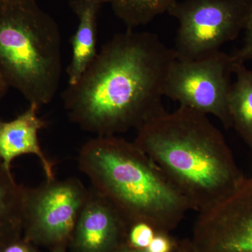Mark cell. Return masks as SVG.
<instances>
[{"mask_svg": "<svg viewBox=\"0 0 252 252\" xmlns=\"http://www.w3.org/2000/svg\"><path fill=\"white\" fill-rule=\"evenodd\" d=\"M157 34L127 29L104 44L63 94L69 119L97 136L137 130L165 112V81L175 61Z\"/></svg>", "mask_w": 252, "mask_h": 252, "instance_id": "cell-1", "label": "cell"}, {"mask_svg": "<svg viewBox=\"0 0 252 252\" xmlns=\"http://www.w3.org/2000/svg\"><path fill=\"white\" fill-rule=\"evenodd\" d=\"M134 143L198 213L228 198L245 179L222 132L191 109L154 118L137 130Z\"/></svg>", "mask_w": 252, "mask_h": 252, "instance_id": "cell-2", "label": "cell"}, {"mask_svg": "<svg viewBox=\"0 0 252 252\" xmlns=\"http://www.w3.org/2000/svg\"><path fill=\"white\" fill-rule=\"evenodd\" d=\"M78 162L93 188L112 204L128 226L145 223L157 232L170 233L191 210L134 142L97 136L81 147Z\"/></svg>", "mask_w": 252, "mask_h": 252, "instance_id": "cell-3", "label": "cell"}, {"mask_svg": "<svg viewBox=\"0 0 252 252\" xmlns=\"http://www.w3.org/2000/svg\"><path fill=\"white\" fill-rule=\"evenodd\" d=\"M38 0H0V76L29 104L50 103L62 74L61 36Z\"/></svg>", "mask_w": 252, "mask_h": 252, "instance_id": "cell-4", "label": "cell"}, {"mask_svg": "<svg viewBox=\"0 0 252 252\" xmlns=\"http://www.w3.org/2000/svg\"><path fill=\"white\" fill-rule=\"evenodd\" d=\"M252 0H182L167 14L179 23L176 59L190 61L220 51L243 31Z\"/></svg>", "mask_w": 252, "mask_h": 252, "instance_id": "cell-5", "label": "cell"}, {"mask_svg": "<svg viewBox=\"0 0 252 252\" xmlns=\"http://www.w3.org/2000/svg\"><path fill=\"white\" fill-rule=\"evenodd\" d=\"M233 64L231 55L220 51L198 59H176L167 74L165 96L179 102L180 107L214 116L225 128H230Z\"/></svg>", "mask_w": 252, "mask_h": 252, "instance_id": "cell-6", "label": "cell"}, {"mask_svg": "<svg viewBox=\"0 0 252 252\" xmlns=\"http://www.w3.org/2000/svg\"><path fill=\"white\" fill-rule=\"evenodd\" d=\"M89 190L77 178L46 180L24 189L23 233L31 243L56 249L72 239Z\"/></svg>", "mask_w": 252, "mask_h": 252, "instance_id": "cell-7", "label": "cell"}, {"mask_svg": "<svg viewBox=\"0 0 252 252\" xmlns=\"http://www.w3.org/2000/svg\"><path fill=\"white\" fill-rule=\"evenodd\" d=\"M190 242L195 252H252V175L228 198L199 213Z\"/></svg>", "mask_w": 252, "mask_h": 252, "instance_id": "cell-8", "label": "cell"}, {"mask_svg": "<svg viewBox=\"0 0 252 252\" xmlns=\"http://www.w3.org/2000/svg\"><path fill=\"white\" fill-rule=\"evenodd\" d=\"M128 225L112 203L91 187L72 239L75 252H114L126 243Z\"/></svg>", "mask_w": 252, "mask_h": 252, "instance_id": "cell-9", "label": "cell"}, {"mask_svg": "<svg viewBox=\"0 0 252 252\" xmlns=\"http://www.w3.org/2000/svg\"><path fill=\"white\" fill-rule=\"evenodd\" d=\"M39 107L35 103L14 120H0V160L8 170L16 158L25 154L37 157L44 170L46 180H54V163L44 153L39 143V132L46 123L38 116Z\"/></svg>", "mask_w": 252, "mask_h": 252, "instance_id": "cell-10", "label": "cell"}, {"mask_svg": "<svg viewBox=\"0 0 252 252\" xmlns=\"http://www.w3.org/2000/svg\"><path fill=\"white\" fill-rule=\"evenodd\" d=\"M104 0H72L70 6L79 18L72 38V55L67 68L69 85L79 80L97 56V18Z\"/></svg>", "mask_w": 252, "mask_h": 252, "instance_id": "cell-11", "label": "cell"}, {"mask_svg": "<svg viewBox=\"0 0 252 252\" xmlns=\"http://www.w3.org/2000/svg\"><path fill=\"white\" fill-rule=\"evenodd\" d=\"M24 189L0 160V248L21 238Z\"/></svg>", "mask_w": 252, "mask_h": 252, "instance_id": "cell-12", "label": "cell"}, {"mask_svg": "<svg viewBox=\"0 0 252 252\" xmlns=\"http://www.w3.org/2000/svg\"><path fill=\"white\" fill-rule=\"evenodd\" d=\"M233 74L236 80L232 84L229 96L232 127L248 145L252 156V71L245 63L234 61Z\"/></svg>", "mask_w": 252, "mask_h": 252, "instance_id": "cell-13", "label": "cell"}, {"mask_svg": "<svg viewBox=\"0 0 252 252\" xmlns=\"http://www.w3.org/2000/svg\"><path fill=\"white\" fill-rule=\"evenodd\" d=\"M179 0H104L110 5L114 14L125 23L127 29H133L153 21L159 15L167 13Z\"/></svg>", "mask_w": 252, "mask_h": 252, "instance_id": "cell-14", "label": "cell"}, {"mask_svg": "<svg viewBox=\"0 0 252 252\" xmlns=\"http://www.w3.org/2000/svg\"><path fill=\"white\" fill-rule=\"evenodd\" d=\"M157 232L153 227L145 223L129 225L126 243L132 248L147 249Z\"/></svg>", "mask_w": 252, "mask_h": 252, "instance_id": "cell-15", "label": "cell"}, {"mask_svg": "<svg viewBox=\"0 0 252 252\" xmlns=\"http://www.w3.org/2000/svg\"><path fill=\"white\" fill-rule=\"evenodd\" d=\"M243 31L245 40L243 47L231 56L236 62L245 63V61H252V0Z\"/></svg>", "mask_w": 252, "mask_h": 252, "instance_id": "cell-16", "label": "cell"}, {"mask_svg": "<svg viewBox=\"0 0 252 252\" xmlns=\"http://www.w3.org/2000/svg\"><path fill=\"white\" fill-rule=\"evenodd\" d=\"M177 243L170 233L157 232L146 250L148 252H173Z\"/></svg>", "mask_w": 252, "mask_h": 252, "instance_id": "cell-17", "label": "cell"}, {"mask_svg": "<svg viewBox=\"0 0 252 252\" xmlns=\"http://www.w3.org/2000/svg\"><path fill=\"white\" fill-rule=\"evenodd\" d=\"M0 252H36L31 242L26 239H18L0 248Z\"/></svg>", "mask_w": 252, "mask_h": 252, "instance_id": "cell-18", "label": "cell"}, {"mask_svg": "<svg viewBox=\"0 0 252 252\" xmlns=\"http://www.w3.org/2000/svg\"><path fill=\"white\" fill-rule=\"evenodd\" d=\"M173 252H195L190 244V240L178 241Z\"/></svg>", "mask_w": 252, "mask_h": 252, "instance_id": "cell-19", "label": "cell"}, {"mask_svg": "<svg viewBox=\"0 0 252 252\" xmlns=\"http://www.w3.org/2000/svg\"><path fill=\"white\" fill-rule=\"evenodd\" d=\"M114 252H148L146 249H137L132 248L127 243H124L120 248L117 249Z\"/></svg>", "mask_w": 252, "mask_h": 252, "instance_id": "cell-20", "label": "cell"}, {"mask_svg": "<svg viewBox=\"0 0 252 252\" xmlns=\"http://www.w3.org/2000/svg\"><path fill=\"white\" fill-rule=\"evenodd\" d=\"M8 88H9V86L6 85L5 81L3 80L2 78L0 76V103H1L2 99L4 98Z\"/></svg>", "mask_w": 252, "mask_h": 252, "instance_id": "cell-21", "label": "cell"}, {"mask_svg": "<svg viewBox=\"0 0 252 252\" xmlns=\"http://www.w3.org/2000/svg\"><path fill=\"white\" fill-rule=\"evenodd\" d=\"M54 252H64L63 248L56 249Z\"/></svg>", "mask_w": 252, "mask_h": 252, "instance_id": "cell-22", "label": "cell"}]
</instances>
